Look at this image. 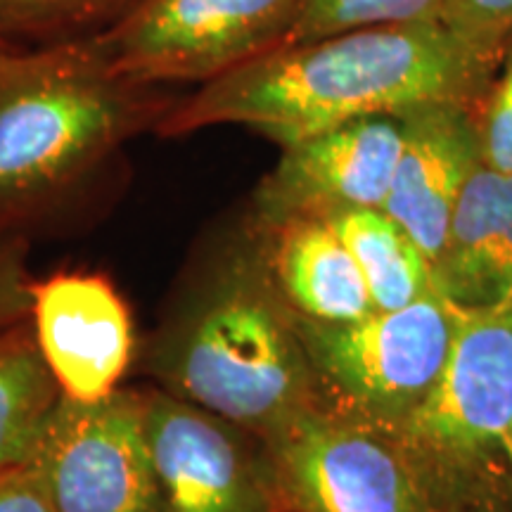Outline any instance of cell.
Instances as JSON below:
<instances>
[{"label": "cell", "instance_id": "1", "mask_svg": "<svg viewBox=\"0 0 512 512\" xmlns=\"http://www.w3.org/2000/svg\"><path fill=\"white\" fill-rule=\"evenodd\" d=\"M496 74L437 17L375 24L238 64L176 102L157 133L176 138L235 124L287 147L347 121L401 117L437 102L482 107Z\"/></svg>", "mask_w": 512, "mask_h": 512}, {"label": "cell", "instance_id": "2", "mask_svg": "<svg viewBox=\"0 0 512 512\" xmlns=\"http://www.w3.org/2000/svg\"><path fill=\"white\" fill-rule=\"evenodd\" d=\"M140 373L261 441L318 406L297 313L247 211L195 256L147 339Z\"/></svg>", "mask_w": 512, "mask_h": 512}, {"label": "cell", "instance_id": "3", "mask_svg": "<svg viewBox=\"0 0 512 512\" xmlns=\"http://www.w3.org/2000/svg\"><path fill=\"white\" fill-rule=\"evenodd\" d=\"M176 102L112 69L93 34L0 55V230L67 195Z\"/></svg>", "mask_w": 512, "mask_h": 512}, {"label": "cell", "instance_id": "4", "mask_svg": "<svg viewBox=\"0 0 512 512\" xmlns=\"http://www.w3.org/2000/svg\"><path fill=\"white\" fill-rule=\"evenodd\" d=\"M446 512L512 470V306L463 311L437 382L394 432Z\"/></svg>", "mask_w": 512, "mask_h": 512}, {"label": "cell", "instance_id": "5", "mask_svg": "<svg viewBox=\"0 0 512 512\" xmlns=\"http://www.w3.org/2000/svg\"><path fill=\"white\" fill-rule=\"evenodd\" d=\"M460 316L439 292L347 323L297 316L318 406L396 432L437 382Z\"/></svg>", "mask_w": 512, "mask_h": 512}, {"label": "cell", "instance_id": "6", "mask_svg": "<svg viewBox=\"0 0 512 512\" xmlns=\"http://www.w3.org/2000/svg\"><path fill=\"white\" fill-rule=\"evenodd\" d=\"M278 512H446L394 432L311 408L264 441Z\"/></svg>", "mask_w": 512, "mask_h": 512}, {"label": "cell", "instance_id": "7", "mask_svg": "<svg viewBox=\"0 0 512 512\" xmlns=\"http://www.w3.org/2000/svg\"><path fill=\"white\" fill-rule=\"evenodd\" d=\"M306 0H140L95 31L112 69L159 86L207 83L238 64L280 48Z\"/></svg>", "mask_w": 512, "mask_h": 512}, {"label": "cell", "instance_id": "8", "mask_svg": "<svg viewBox=\"0 0 512 512\" xmlns=\"http://www.w3.org/2000/svg\"><path fill=\"white\" fill-rule=\"evenodd\" d=\"M57 512H162L143 389L62 396L36 456Z\"/></svg>", "mask_w": 512, "mask_h": 512}, {"label": "cell", "instance_id": "9", "mask_svg": "<svg viewBox=\"0 0 512 512\" xmlns=\"http://www.w3.org/2000/svg\"><path fill=\"white\" fill-rule=\"evenodd\" d=\"M143 392L162 512H278L264 441L164 389Z\"/></svg>", "mask_w": 512, "mask_h": 512}, {"label": "cell", "instance_id": "10", "mask_svg": "<svg viewBox=\"0 0 512 512\" xmlns=\"http://www.w3.org/2000/svg\"><path fill=\"white\" fill-rule=\"evenodd\" d=\"M278 164L256 185L249 219L259 226L290 216L382 209L401 152L399 117H366L280 147Z\"/></svg>", "mask_w": 512, "mask_h": 512}, {"label": "cell", "instance_id": "11", "mask_svg": "<svg viewBox=\"0 0 512 512\" xmlns=\"http://www.w3.org/2000/svg\"><path fill=\"white\" fill-rule=\"evenodd\" d=\"M31 325L57 387L72 401L93 403L117 392L136 356L131 311L100 273L36 280Z\"/></svg>", "mask_w": 512, "mask_h": 512}, {"label": "cell", "instance_id": "12", "mask_svg": "<svg viewBox=\"0 0 512 512\" xmlns=\"http://www.w3.org/2000/svg\"><path fill=\"white\" fill-rule=\"evenodd\" d=\"M479 110L437 102L399 117L401 152L382 211L411 235L432 268L444 249L460 192L484 162Z\"/></svg>", "mask_w": 512, "mask_h": 512}, {"label": "cell", "instance_id": "13", "mask_svg": "<svg viewBox=\"0 0 512 512\" xmlns=\"http://www.w3.org/2000/svg\"><path fill=\"white\" fill-rule=\"evenodd\" d=\"M434 287L460 311L512 306V174L482 162L467 178L434 264Z\"/></svg>", "mask_w": 512, "mask_h": 512}, {"label": "cell", "instance_id": "14", "mask_svg": "<svg viewBox=\"0 0 512 512\" xmlns=\"http://www.w3.org/2000/svg\"><path fill=\"white\" fill-rule=\"evenodd\" d=\"M256 228L275 283L297 316L347 323L375 311L361 268L325 216H290Z\"/></svg>", "mask_w": 512, "mask_h": 512}, {"label": "cell", "instance_id": "15", "mask_svg": "<svg viewBox=\"0 0 512 512\" xmlns=\"http://www.w3.org/2000/svg\"><path fill=\"white\" fill-rule=\"evenodd\" d=\"M325 219L356 259L375 309H401L437 292L432 261L387 211L342 209Z\"/></svg>", "mask_w": 512, "mask_h": 512}, {"label": "cell", "instance_id": "16", "mask_svg": "<svg viewBox=\"0 0 512 512\" xmlns=\"http://www.w3.org/2000/svg\"><path fill=\"white\" fill-rule=\"evenodd\" d=\"M60 399L31 318L0 332V470L34 460Z\"/></svg>", "mask_w": 512, "mask_h": 512}, {"label": "cell", "instance_id": "17", "mask_svg": "<svg viewBox=\"0 0 512 512\" xmlns=\"http://www.w3.org/2000/svg\"><path fill=\"white\" fill-rule=\"evenodd\" d=\"M441 0H306L283 46L339 31L437 17Z\"/></svg>", "mask_w": 512, "mask_h": 512}, {"label": "cell", "instance_id": "18", "mask_svg": "<svg viewBox=\"0 0 512 512\" xmlns=\"http://www.w3.org/2000/svg\"><path fill=\"white\" fill-rule=\"evenodd\" d=\"M140 0H0V36H57L117 22Z\"/></svg>", "mask_w": 512, "mask_h": 512}, {"label": "cell", "instance_id": "19", "mask_svg": "<svg viewBox=\"0 0 512 512\" xmlns=\"http://www.w3.org/2000/svg\"><path fill=\"white\" fill-rule=\"evenodd\" d=\"M437 19L467 53L501 69L512 38V0H441Z\"/></svg>", "mask_w": 512, "mask_h": 512}, {"label": "cell", "instance_id": "20", "mask_svg": "<svg viewBox=\"0 0 512 512\" xmlns=\"http://www.w3.org/2000/svg\"><path fill=\"white\" fill-rule=\"evenodd\" d=\"M482 159L498 171L512 174V38L489 95L479 110Z\"/></svg>", "mask_w": 512, "mask_h": 512}, {"label": "cell", "instance_id": "21", "mask_svg": "<svg viewBox=\"0 0 512 512\" xmlns=\"http://www.w3.org/2000/svg\"><path fill=\"white\" fill-rule=\"evenodd\" d=\"M36 280L27 268L24 245L0 233V332L31 318Z\"/></svg>", "mask_w": 512, "mask_h": 512}, {"label": "cell", "instance_id": "22", "mask_svg": "<svg viewBox=\"0 0 512 512\" xmlns=\"http://www.w3.org/2000/svg\"><path fill=\"white\" fill-rule=\"evenodd\" d=\"M0 512H57L36 458L0 470Z\"/></svg>", "mask_w": 512, "mask_h": 512}, {"label": "cell", "instance_id": "23", "mask_svg": "<svg viewBox=\"0 0 512 512\" xmlns=\"http://www.w3.org/2000/svg\"><path fill=\"white\" fill-rule=\"evenodd\" d=\"M456 512H512L510 484H496L460 505Z\"/></svg>", "mask_w": 512, "mask_h": 512}, {"label": "cell", "instance_id": "24", "mask_svg": "<svg viewBox=\"0 0 512 512\" xmlns=\"http://www.w3.org/2000/svg\"><path fill=\"white\" fill-rule=\"evenodd\" d=\"M8 50H15V46H12V41H8V38L0 36V55L8 53Z\"/></svg>", "mask_w": 512, "mask_h": 512}, {"label": "cell", "instance_id": "25", "mask_svg": "<svg viewBox=\"0 0 512 512\" xmlns=\"http://www.w3.org/2000/svg\"><path fill=\"white\" fill-rule=\"evenodd\" d=\"M508 484H510V494H512V470H510V482Z\"/></svg>", "mask_w": 512, "mask_h": 512}]
</instances>
